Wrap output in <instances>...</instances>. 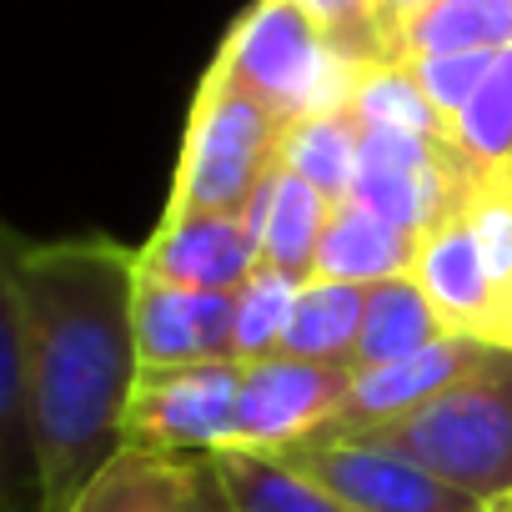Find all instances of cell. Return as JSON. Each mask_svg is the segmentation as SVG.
I'll list each match as a JSON object with an SVG mask.
<instances>
[{
	"label": "cell",
	"mask_w": 512,
	"mask_h": 512,
	"mask_svg": "<svg viewBox=\"0 0 512 512\" xmlns=\"http://www.w3.org/2000/svg\"><path fill=\"white\" fill-rule=\"evenodd\" d=\"M141 251L106 236L26 241L6 231L0 327H11L41 417L46 512H71L126 447L141 377Z\"/></svg>",
	"instance_id": "1"
},
{
	"label": "cell",
	"mask_w": 512,
	"mask_h": 512,
	"mask_svg": "<svg viewBox=\"0 0 512 512\" xmlns=\"http://www.w3.org/2000/svg\"><path fill=\"white\" fill-rule=\"evenodd\" d=\"M282 121L251 101L216 61L206 66L186 136L176 181L161 216H251L262 186L282 166Z\"/></svg>",
	"instance_id": "2"
},
{
	"label": "cell",
	"mask_w": 512,
	"mask_h": 512,
	"mask_svg": "<svg viewBox=\"0 0 512 512\" xmlns=\"http://www.w3.org/2000/svg\"><path fill=\"white\" fill-rule=\"evenodd\" d=\"M362 437L407 452L432 477L452 482L477 502L507 497L512 492V347H487L482 362L467 377H457L437 402Z\"/></svg>",
	"instance_id": "3"
},
{
	"label": "cell",
	"mask_w": 512,
	"mask_h": 512,
	"mask_svg": "<svg viewBox=\"0 0 512 512\" xmlns=\"http://www.w3.org/2000/svg\"><path fill=\"white\" fill-rule=\"evenodd\" d=\"M216 66L262 101L282 126L352 111L362 66H352L297 0H251L216 51Z\"/></svg>",
	"instance_id": "4"
},
{
	"label": "cell",
	"mask_w": 512,
	"mask_h": 512,
	"mask_svg": "<svg viewBox=\"0 0 512 512\" xmlns=\"http://www.w3.org/2000/svg\"><path fill=\"white\" fill-rule=\"evenodd\" d=\"M277 462L317 482L327 497H337L347 512H482L477 497L457 492L452 482L432 477L407 452L377 442V437H347V432H317L297 447H287Z\"/></svg>",
	"instance_id": "5"
},
{
	"label": "cell",
	"mask_w": 512,
	"mask_h": 512,
	"mask_svg": "<svg viewBox=\"0 0 512 512\" xmlns=\"http://www.w3.org/2000/svg\"><path fill=\"white\" fill-rule=\"evenodd\" d=\"M236 402H241V362L141 367L126 412V447L216 457L236 437Z\"/></svg>",
	"instance_id": "6"
},
{
	"label": "cell",
	"mask_w": 512,
	"mask_h": 512,
	"mask_svg": "<svg viewBox=\"0 0 512 512\" xmlns=\"http://www.w3.org/2000/svg\"><path fill=\"white\" fill-rule=\"evenodd\" d=\"M347 387H352V367H322V362H302L287 352L241 367V402H236L231 447L282 457L287 447H297L337 422Z\"/></svg>",
	"instance_id": "7"
},
{
	"label": "cell",
	"mask_w": 512,
	"mask_h": 512,
	"mask_svg": "<svg viewBox=\"0 0 512 512\" xmlns=\"http://www.w3.org/2000/svg\"><path fill=\"white\" fill-rule=\"evenodd\" d=\"M412 277L427 292V302L437 307V317L447 322V332L477 337V342H492V347H512V317H507L497 277L487 267L472 206L452 211V216H442L437 226L422 231V251H417Z\"/></svg>",
	"instance_id": "8"
},
{
	"label": "cell",
	"mask_w": 512,
	"mask_h": 512,
	"mask_svg": "<svg viewBox=\"0 0 512 512\" xmlns=\"http://www.w3.org/2000/svg\"><path fill=\"white\" fill-rule=\"evenodd\" d=\"M262 267L251 216H161L141 246V282L186 292H241Z\"/></svg>",
	"instance_id": "9"
},
{
	"label": "cell",
	"mask_w": 512,
	"mask_h": 512,
	"mask_svg": "<svg viewBox=\"0 0 512 512\" xmlns=\"http://www.w3.org/2000/svg\"><path fill=\"white\" fill-rule=\"evenodd\" d=\"M71 512H236L211 452L121 447Z\"/></svg>",
	"instance_id": "10"
},
{
	"label": "cell",
	"mask_w": 512,
	"mask_h": 512,
	"mask_svg": "<svg viewBox=\"0 0 512 512\" xmlns=\"http://www.w3.org/2000/svg\"><path fill=\"white\" fill-rule=\"evenodd\" d=\"M492 342H477V337H457L447 332L442 342L412 352V357H397V362H382V367H352V387H347V402L337 412L332 427L322 432H347V437H362V432H382L412 412H422L427 402H437L457 377H467L482 352Z\"/></svg>",
	"instance_id": "11"
},
{
	"label": "cell",
	"mask_w": 512,
	"mask_h": 512,
	"mask_svg": "<svg viewBox=\"0 0 512 512\" xmlns=\"http://www.w3.org/2000/svg\"><path fill=\"white\" fill-rule=\"evenodd\" d=\"M136 337H141V367L236 362V297L141 282Z\"/></svg>",
	"instance_id": "12"
},
{
	"label": "cell",
	"mask_w": 512,
	"mask_h": 512,
	"mask_svg": "<svg viewBox=\"0 0 512 512\" xmlns=\"http://www.w3.org/2000/svg\"><path fill=\"white\" fill-rule=\"evenodd\" d=\"M417 251H422L417 231H402L357 201H337L317 251V277L347 287H382L417 272Z\"/></svg>",
	"instance_id": "13"
},
{
	"label": "cell",
	"mask_w": 512,
	"mask_h": 512,
	"mask_svg": "<svg viewBox=\"0 0 512 512\" xmlns=\"http://www.w3.org/2000/svg\"><path fill=\"white\" fill-rule=\"evenodd\" d=\"M332 211H337V201H327L317 186H307L302 176L277 166L272 181L262 186V196H256V206H251L256 236H262V262L312 282Z\"/></svg>",
	"instance_id": "14"
},
{
	"label": "cell",
	"mask_w": 512,
	"mask_h": 512,
	"mask_svg": "<svg viewBox=\"0 0 512 512\" xmlns=\"http://www.w3.org/2000/svg\"><path fill=\"white\" fill-rule=\"evenodd\" d=\"M507 46H512V0H427L397 26L392 61L507 51Z\"/></svg>",
	"instance_id": "15"
},
{
	"label": "cell",
	"mask_w": 512,
	"mask_h": 512,
	"mask_svg": "<svg viewBox=\"0 0 512 512\" xmlns=\"http://www.w3.org/2000/svg\"><path fill=\"white\" fill-rule=\"evenodd\" d=\"M362 317H367V287L312 277L302 287V297H297V312H292L282 352L302 357V362H322V367H352L357 337H362Z\"/></svg>",
	"instance_id": "16"
},
{
	"label": "cell",
	"mask_w": 512,
	"mask_h": 512,
	"mask_svg": "<svg viewBox=\"0 0 512 512\" xmlns=\"http://www.w3.org/2000/svg\"><path fill=\"white\" fill-rule=\"evenodd\" d=\"M442 337H447V322L437 317V307L427 302L417 277H397V282L367 287V317H362L352 367H382V362L412 357Z\"/></svg>",
	"instance_id": "17"
},
{
	"label": "cell",
	"mask_w": 512,
	"mask_h": 512,
	"mask_svg": "<svg viewBox=\"0 0 512 512\" xmlns=\"http://www.w3.org/2000/svg\"><path fill=\"white\" fill-rule=\"evenodd\" d=\"M357 146H362V121L352 111L307 116L282 131V166L307 186H317L327 201H347L357 181Z\"/></svg>",
	"instance_id": "18"
},
{
	"label": "cell",
	"mask_w": 512,
	"mask_h": 512,
	"mask_svg": "<svg viewBox=\"0 0 512 512\" xmlns=\"http://www.w3.org/2000/svg\"><path fill=\"white\" fill-rule=\"evenodd\" d=\"M216 462H221L236 512H347L337 497H327L317 482H307L277 457L231 447V452H216Z\"/></svg>",
	"instance_id": "19"
},
{
	"label": "cell",
	"mask_w": 512,
	"mask_h": 512,
	"mask_svg": "<svg viewBox=\"0 0 512 512\" xmlns=\"http://www.w3.org/2000/svg\"><path fill=\"white\" fill-rule=\"evenodd\" d=\"M302 287H307L302 277H292L282 267H267V262L251 272V282L236 292V362L241 367L282 357Z\"/></svg>",
	"instance_id": "20"
},
{
	"label": "cell",
	"mask_w": 512,
	"mask_h": 512,
	"mask_svg": "<svg viewBox=\"0 0 512 512\" xmlns=\"http://www.w3.org/2000/svg\"><path fill=\"white\" fill-rule=\"evenodd\" d=\"M352 116L362 126H392V131H412V136L452 141V126L442 121V111L427 101L412 66H402V61H382V66L362 71V81L352 91Z\"/></svg>",
	"instance_id": "21"
},
{
	"label": "cell",
	"mask_w": 512,
	"mask_h": 512,
	"mask_svg": "<svg viewBox=\"0 0 512 512\" xmlns=\"http://www.w3.org/2000/svg\"><path fill=\"white\" fill-rule=\"evenodd\" d=\"M452 146L487 176L512 171V46L497 56L482 91L452 121Z\"/></svg>",
	"instance_id": "22"
},
{
	"label": "cell",
	"mask_w": 512,
	"mask_h": 512,
	"mask_svg": "<svg viewBox=\"0 0 512 512\" xmlns=\"http://www.w3.org/2000/svg\"><path fill=\"white\" fill-rule=\"evenodd\" d=\"M297 6L327 31V41L352 61V66H382L392 61L387 21H382V0H297Z\"/></svg>",
	"instance_id": "23"
},
{
	"label": "cell",
	"mask_w": 512,
	"mask_h": 512,
	"mask_svg": "<svg viewBox=\"0 0 512 512\" xmlns=\"http://www.w3.org/2000/svg\"><path fill=\"white\" fill-rule=\"evenodd\" d=\"M502 51H452V56H422V61H402L412 66L417 86L427 91V101L442 111V121L452 126L462 116V106L482 91V81L492 76Z\"/></svg>",
	"instance_id": "24"
},
{
	"label": "cell",
	"mask_w": 512,
	"mask_h": 512,
	"mask_svg": "<svg viewBox=\"0 0 512 512\" xmlns=\"http://www.w3.org/2000/svg\"><path fill=\"white\" fill-rule=\"evenodd\" d=\"M417 6H427V0H382V21H387V41L397 36V26L417 11Z\"/></svg>",
	"instance_id": "25"
},
{
	"label": "cell",
	"mask_w": 512,
	"mask_h": 512,
	"mask_svg": "<svg viewBox=\"0 0 512 512\" xmlns=\"http://www.w3.org/2000/svg\"><path fill=\"white\" fill-rule=\"evenodd\" d=\"M482 512H512V492H507V497H497V502H482Z\"/></svg>",
	"instance_id": "26"
},
{
	"label": "cell",
	"mask_w": 512,
	"mask_h": 512,
	"mask_svg": "<svg viewBox=\"0 0 512 512\" xmlns=\"http://www.w3.org/2000/svg\"><path fill=\"white\" fill-rule=\"evenodd\" d=\"M507 196H512V171H507Z\"/></svg>",
	"instance_id": "27"
}]
</instances>
